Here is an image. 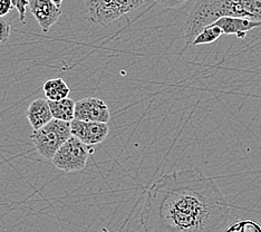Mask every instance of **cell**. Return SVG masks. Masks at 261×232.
Returning a JSON list of instances; mask_svg holds the SVG:
<instances>
[{"mask_svg":"<svg viewBox=\"0 0 261 232\" xmlns=\"http://www.w3.org/2000/svg\"><path fill=\"white\" fill-rule=\"evenodd\" d=\"M149 0H85L86 13L93 23L108 27L121 17L140 9Z\"/></svg>","mask_w":261,"mask_h":232,"instance_id":"3957f363","label":"cell"},{"mask_svg":"<svg viewBox=\"0 0 261 232\" xmlns=\"http://www.w3.org/2000/svg\"><path fill=\"white\" fill-rule=\"evenodd\" d=\"M43 91L47 100H62L67 98L70 94V88L63 79L47 80L43 85Z\"/></svg>","mask_w":261,"mask_h":232,"instance_id":"8fae6325","label":"cell"},{"mask_svg":"<svg viewBox=\"0 0 261 232\" xmlns=\"http://www.w3.org/2000/svg\"><path fill=\"white\" fill-rule=\"evenodd\" d=\"M26 117L33 131L39 130L54 118L50 111L49 102L46 98L34 99L26 111Z\"/></svg>","mask_w":261,"mask_h":232,"instance_id":"30bf717a","label":"cell"},{"mask_svg":"<svg viewBox=\"0 0 261 232\" xmlns=\"http://www.w3.org/2000/svg\"><path fill=\"white\" fill-rule=\"evenodd\" d=\"M28 8L44 33H48L63 14L51 0H29Z\"/></svg>","mask_w":261,"mask_h":232,"instance_id":"ba28073f","label":"cell"},{"mask_svg":"<svg viewBox=\"0 0 261 232\" xmlns=\"http://www.w3.org/2000/svg\"><path fill=\"white\" fill-rule=\"evenodd\" d=\"M53 3H54L57 7H59L61 8L62 7V5H63V3H64V0H51Z\"/></svg>","mask_w":261,"mask_h":232,"instance_id":"ac0fdd59","label":"cell"},{"mask_svg":"<svg viewBox=\"0 0 261 232\" xmlns=\"http://www.w3.org/2000/svg\"><path fill=\"white\" fill-rule=\"evenodd\" d=\"M90 151H93L90 146L72 135L56 152L51 162L64 172H79L86 168Z\"/></svg>","mask_w":261,"mask_h":232,"instance_id":"5b68a950","label":"cell"},{"mask_svg":"<svg viewBox=\"0 0 261 232\" xmlns=\"http://www.w3.org/2000/svg\"><path fill=\"white\" fill-rule=\"evenodd\" d=\"M75 118L85 122L109 123L111 113L104 99L98 97H85L75 104Z\"/></svg>","mask_w":261,"mask_h":232,"instance_id":"8992f818","label":"cell"},{"mask_svg":"<svg viewBox=\"0 0 261 232\" xmlns=\"http://www.w3.org/2000/svg\"><path fill=\"white\" fill-rule=\"evenodd\" d=\"M229 217L230 204L215 178L198 168L156 178L141 210L144 232H224Z\"/></svg>","mask_w":261,"mask_h":232,"instance_id":"6da1fadb","label":"cell"},{"mask_svg":"<svg viewBox=\"0 0 261 232\" xmlns=\"http://www.w3.org/2000/svg\"><path fill=\"white\" fill-rule=\"evenodd\" d=\"M53 117L64 122H72L75 120V104L72 98H64L62 100H48Z\"/></svg>","mask_w":261,"mask_h":232,"instance_id":"7c38bea8","label":"cell"},{"mask_svg":"<svg viewBox=\"0 0 261 232\" xmlns=\"http://www.w3.org/2000/svg\"><path fill=\"white\" fill-rule=\"evenodd\" d=\"M224 232H261V224L254 220L245 219L230 225Z\"/></svg>","mask_w":261,"mask_h":232,"instance_id":"5bb4252c","label":"cell"},{"mask_svg":"<svg viewBox=\"0 0 261 232\" xmlns=\"http://www.w3.org/2000/svg\"><path fill=\"white\" fill-rule=\"evenodd\" d=\"M158 5L161 6L163 8H176V7H180L183 4H186L190 0H154Z\"/></svg>","mask_w":261,"mask_h":232,"instance_id":"2e32d148","label":"cell"},{"mask_svg":"<svg viewBox=\"0 0 261 232\" xmlns=\"http://www.w3.org/2000/svg\"><path fill=\"white\" fill-rule=\"evenodd\" d=\"M223 35L221 28L218 27L216 23H211V25L206 26L201 31L197 37L194 38L191 46H199V45H209L215 43L216 40L221 37Z\"/></svg>","mask_w":261,"mask_h":232,"instance_id":"4fadbf2b","label":"cell"},{"mask_svg":"<svg viewBox=\"0 0 261 232\" xmlns=\"http://www.w3.org/2000/svg\"><path fill=\"white\" fill-rule=\"evenodd\" d=\"M10 33H11L10 23L6 19H4L3 17H0V44H3L9 39Z\"/></svg>","mask_w":261,"mask_h":232,"instance_id":"9a60e30c","label":"cell"},{"mask_svg":"<svg viewBox=\"0 0 261 232\" xmlns=\"http://www.w3.org/2000/svg\"><path fill=\"white\" fill-rule=\"evenodd\" d=\"M70 130H72L73 136L88 146L100 144L110 134L108 123L85 122L76 120V118L70 122Z\"/></svg>","mask_w":261,"mask_h":232,"instance_id":"52a82bcc","label":"cell"},{"mask_svg":"<svg viewBox=\"0 0 261 232\" xmlns=\"http://www.w3.org/2000/svg\"><path fill=\"white\" fill-rule=\"evenodd\" d=\"M213 23H216L218 27L221 28L223 35H234L240 39L245 38L248 32L261 27V21L241 17H221L220 19H218Z\"/></svg>","mask_w":261,"mask_h":232,"instance_id":"9c48e42d","label":"cell"},{"mask_svg":"<svg viewBox=\"0 0 261 232\" xmlns=\"http://www.w3.org/2000/svg\"><path fill=\"white\" fill-rule=\"evenodd\" d=\"M221 17H241L261 21V0H197L183 28L187 46H191L203 28Z\"/></svg>","mask_w":261,"mask_h":232,"instance_id":"7a4b0ae2","label":"cell"},{"mask_svg":"<svg viewBox=\"0 0 261 232\" xmlns=\"http://www.w3.org/2000/svg\"><path fill=\"white\" fill-rule=\"evenodd\" d=\"M70 136H72L70 123L53 118L43 127L33 131L31 140L34 147L41 157L51 160Z\"/></svg>","mask_w":261,"mask_h":232,"instance_id":"277c9868","label":"cell"},{"mask_svg":"<svg viewBox=\"0 0 261 232\" xmlns=\"http://www.w3.org/2000/svg\"><path fill=\"white\" fill-rule=\"evenodd\" d=\"M14 8V0H0V17L8 15Z\"/></svg>","mask_w":261,"mask_h":232,"instance_id":"e0dca14e","label":"cell"}]
</instances>
